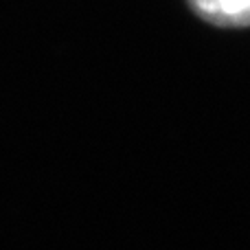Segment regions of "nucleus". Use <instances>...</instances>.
I'll return each mask as SVG.
<instances>
[{"label":"nucleus","mask_w":250,"mask_h":250,"mask_svg":"<svg viewBox=\"0 0 250 250\" xmlns=\"http://www.w3.org/2000/svg\"><path fill=\"white\" fill-rule=\"evenodd\" d=\"M193 11L220 26H248L250 0H189Z\"/></svg>","instance_id":"nucleus-1"}]
</instances>
